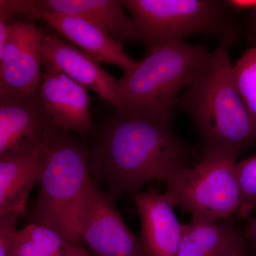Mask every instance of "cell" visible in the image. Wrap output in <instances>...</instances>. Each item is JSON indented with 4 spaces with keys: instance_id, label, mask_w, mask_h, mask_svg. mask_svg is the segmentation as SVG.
<instances>
[{
    "instance_id": "cell-6",
    "label": "cell",
    "mask_w": 256,
    "mask_h": 256,
    "mask_svg": "<svg viewBox=\"0 0 256 256\" xmlns=\"http://www.w3.org/2000/svg\"><path fill=\"white\" fill-rule=\"evenodd\" d=\"M238 154L226 152L204 154L200 163L165 180L175 206L191 216L224 220L237 213L240 193L236 173Z\"/></svg>"
},
{
    "instance_id": "cell-4",
    "label": "cell",
    "mask_w": 256,
    "mask_h": 256,
    "mask_svg": "<svg viewBox=\"0 0 256 256\" xmlns=\"http://www.w3.org/2000/svg\"><path fill=\"white\" fill-rule=\"evenodd\" d=\"M210 52L204 45L166 42L118 80L121 108L173 112L180 92L196 78Z\"/></svg>"
},
{
    "instance_id": "cell-21",
    "label": "cell",
    "mask_w": 256,
    "mask_h": 256,
    "mask_svg": "<svg viewBox=\"0 0 256 256\" xmlns=\"http://www.w3.org/2000/svg\"><path fill=\"white\" fill-rule=\"evenodd\" d=\"M34 0H1L0 22L10 24L16 14H24L31 8Z\"/></svg>"
},
{
    "instance_id": "cell-9",
    "label": "cell",
    "mask_w": 256,
    "mask_h": 256,
    "mask_svg": "<svg viewBox=\"0 0 256 256\" xmlns=\"http://www.w3.org/2000/svg\"><path fill=\"white\" fill-rule=\"evenodd\" d=\"M55 126L40 88L28 96L0 95V158L30 150Z\"/></svg>"
},
{
    "instance_id": "cell-14",
    "label": "cell",
    "mask_w": 256,
    "mask_h": 256,
    "mask_svg": "<svg viewBox=\"0 0 256 256\" xmlns=\"http://www.w3.org/2000/svg\"><path fill=\"white\" fill-rule=\"evenodd\" d=\"M134 202L141 222L140 242L146 256H178L183 224L168 195L150 188L136 194Z\"/></svg>"
},
{
    "instance_id": "cell-7",
    "label": "cell",
    "mask_w": 256,
    "mask_h": 256,
    "mask_svg": "<svg viewBox=\"0 0 256 256\" xmlns=\"http://www.w3.org/2000/svg\"><path fill=\"white\" fill-rule=\"evenodd\" d=\"M78 233L92 256H148L121 217L114 198L92 182L82 204Z\"/></svg>"
},
{
    "instance_id": "cell-8",
    "label": "cell",
    "mask_w": 256,
    "mask_h": 256,
    "mask_svg": "<svg viewBox=\"0 0 256 256\" xmlns=\"http://www.w3.org/2000/svg\"><path fill=\"white\" fill-rule=\"evenodd\" d=\"M44 34L36 24L23 18L8 24L0 52V95L28 96L40 88Z\"/></svg>"
},
{
    "instance_id": "cell-5",
    "label": "cell",
    "mask_w": 256,
    "mask_h": 256,
    "mask_svg": "<svg viewBox=\"0 0 256 256\" xmlns=\"http://www.w3.org/2000/svg\"><path fill=\"white\" fill-rule=\"evenodd\" d=\"M148 52L156 47L196 34L212 35L232 44L237 37L232 12L216 0H124Z\"/></svg>"
},
{
    "instance_id": "cell-18",
    "label": "cell",
    "mask_w": 256,
    "mask_h": 256,
    "mask_svg": "<svg viewBox=\"0 0 256 256\" xmlns=\"http://www.w3.org/2000/svg\"><path fill=\"white\" fill-rule=\"evenodd\" d=\"M233 68L239 94L256 118V44L242 54Z\"/></svg>"
},
{
    "instance_id": "cell-15",
    "label": "cell",
    "mask_w": 256,
    "mask_h": 256,
    "mask_svg": "<svg viewBox=\"0 0 256 256\" xmlns=\"http://www.w3.org/2000/svg\"><path fill=\"white\" fill-rule=\"evenodd\" d=\"M33 8L85 18L104 28L122 45L140 40L136 22L126 14L120 1L34 0Z\"/></svg>"
},
{
    "instance_id": "cell-23",
    "label": "cell",
    "mask_w": 256,
    "mask_h": 256,
    "mask_svg": "<svg viewBox=\"0 0 256 256\" xmlns=\"http://www.w3.org/2000/svg\"><path fill=\"white\" fill-rule=\"evenodd\" d=\"M226 3L233 11L250 12L252 26L250 33L256 36V0H228Z\"/></svg>"
},
{
    "instance_id": "cell-19",
    "label": "cell",
    "mask_w": 256,
    "mask_h": 256,
    "mask_svg": "<svg viewBox=\"0 0 256 256\" xmlns=\"http://www.w3.org/2000/svg\"><path fill=\"white\" fill-rule=\"evenodd\" d=\"M240 193V205L237 214L247 218L256 210V156L235 164Z\"/></svg>"
},
{
    "instance_id": "cell-22",
    "label": "cell",
    "mask_w": 256,
    "mask_h": 256,
    "mask_svg": "<svg viewBox=\"0 0 256 256\" xmlns=\"http://www.w3.org/2000/svg\"><path fill=\"white\" fill-rule=\"evenodd\" d=\"M245 234L236 230L230 239L213 256H247Z\"/></svg>"
},
{
    "instance_id": "cell-17",
    "label": "cell",
    "mask_w": 256,
    "mask_h": 256,
    "mask_svg": "<svg viewBox=\"0 0 256 256\" xmlns=\"http://www.w3.org/2000/svg\"><path fill=\"white\" fill-rule=\"evenodd\" d=\"M12 256H90L86 249L52 228L30 223L18 230Z\"/></svg>"
},
{
    "instance_id": "cell-10",
    "label": "cell",
    "mask_w": 256,
    "mask_h": 256,
    "mask_svg": "<svg viewBox=\"0 0 256 256\" xmlns=\"http://www.w3.org/2000/svg\"><path fill=\"white\" fill-rule=\"evenodd\" d=\"M62 130L54 126L30 150L0 158V213H25L28 195L40 182Z\"/></svg>"
},
{
    "instance_id": "cell-2",
    "label": "cell",
    "mask_w": 256,
    "mask_h": 256,
    "mask_svg": "<svg viewBox=\"0 0 256 256\" xmlns=\"http://www.w3.org/2000/svg\"><path fill=\"white\" fill-rule=\"evenodd\" d=\"M227 44L208 53L193 82L178 105L194 121L204 144V154H238L256 141V118L239 94Z\"/></svg>"
},
{
    "instance_id": "cell-13",
    "label": "cell",
    "mask_w": 256,
    "mask_h": 256,
    "mask_svg": "<svg viewBox=\"0 0 256 256\" xmlns=\"http://www.w3.org/2000/svg\"><path fill=\"white\" fill-rule=\"evenodd\" d=\"M42 60L50 62L74 82L95 92L112 106L121 108L118 80L94 57L64 41L56 34L45 32L42 40Z\"/></svg>"
},
{
    "instance_id": "cell-12",
    "label": "cell",
    "mask_w": 256,
    "mask_h": 256,
    "mask_svg": "<svg viewBox=\"0 0 256 256\" xmlns=\"http://www.w3.org/2000/svg\"><path fill=\"white\" fill-rule=\"evenodd\" d=\"M33 4L23 14L28 21L40 20L46 23L98 62L118 66L124 73L130 72L137 65L138 62L124 52V45L118 43L96 24L74 15L36 10Z\"/></svg>"
},
{
    "instance_id": "cell-16",
    "label": "cell",
    "mask_w": 256,
    "mask_h": 256,
    "mask_svg": "<svg viewBox=\"0 0 256 256\" xmlns=\"http://www.w3.org/2000/svg\"><path fill=\"white\" fill-rule=\"evenodd\" d=\"M236 228L224 220L191 216L182 224V234L176 256H213L225 245Z\"/></svg>"
},
{
    "instance_id": "cell-11",
    "label": "cell",
    "mask_w": 256,
    "mask_h": 256,
    "mask_svg": "<svg viewBox=\"0 0 256 256\" xmlns=\"http://www.w3.org/2000/svg\"><path fill=\"white\" fill-rule=\"evenodd\" d=\"M40 94L57 127L80 136L94 132L90 114L92 98L87 89L44 60Z\"/></svg>"
},
{
    "instance_id": "cell-24",
    "label": "cell",
    "mask_w": 256,
    "mask_h": 256,
    "mask_svg": "<svg viewBox=\"0 0 256 256\" xmlns=\"http://www.w3.org/2000/svg\"><path fill=\"white\" fill-rule=\"evenodd\" d=\"M245 235L247 242L250 246L252 256H256V216L252 220Z\"/></svg>"
},
{
    "instance_id": "cell-1",
    "label": "cell",
    "mask_w": 256,
    "mask_h": 256,
    "mask_svg": "<svg viewBox=\"0 0 256 256\" xmlns=\"http://www.w3.org/2000/svg\"><path fill=\"white\" fill-rule=\"evenodd\" d=\"M173 112L117 108L90 154V171L116 198L190 168L193 152L173 132Z\"/></svg>"
},
{
    "instance_id": "cell-3",
    "label": "cell",
    "mask_w": 256,
    "mask_h": 256,
    "mask_svg": "<svg viewBox=\"0 0 256 256\" xmlns=\"http://www.w3.org/2000/svg\"><path fill=\"white\" fill-rule=\"evenodd\" d=\"M69 133L62 130L50 152L38 183L31 223L52 228L68 242L80 245L79 217L92 182L90 153Z\"/></svg>"
},
{
    "instance_id": "cell-20",
    "label": "cell",
    "mask_w": 256,
    "mask_h": 256,
    "mask_svg": "<svg viewBox=\"0 0 256 256\" xmlns=\"http://www.w3.org/2000/svg\"><path fill=\"white\" fill-rule=\"evenodd\" d=\"M21 215L18 212L0 213V256H12L18 237L16 222Z\"/></svg>"
}]
</instances>
